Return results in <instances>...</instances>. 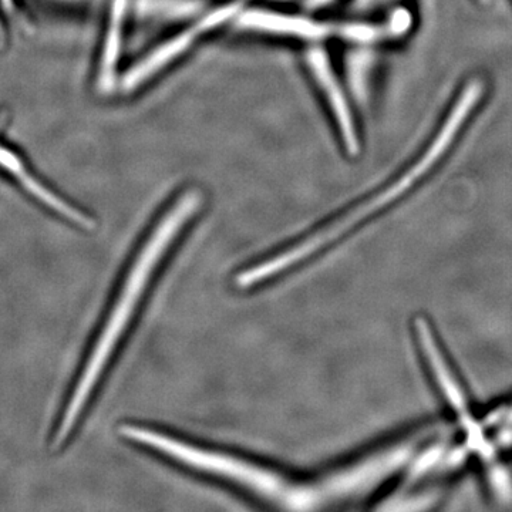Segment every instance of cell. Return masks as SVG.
I'll use <instances>...</instances> for the list:
<instances>
[{
    "label": "cell",
    "mask_w": 512,
    "mask_h": 512,
    "mask_svg": "<svg viewBox=\"0 0 512 512\" xmlns=\"http://www.w3.org/2000/svg\"><path fill=\"white\" fill-rule=\"evenodd\" d=\"M306 63H308L313 79L322 90L323 96L328 100L346 150L350 154H357L359 138H357L355 120L350 113L348 100L340 89L338 79L330 66L328 55L322 49H311L306 53Z\"/></svg>",
    "instance_id": "cell-7"
},
{
    "label": "cell",
    "mask_w": 512,
    "mask_h": 512,
    "mask_svg": "<svg viewBox=\"0 0 512 512\" xmlns=\"http://www.w3.org/2000/svg\"><path fill=\"white\" fill-rule=\"evenodd\" d=\"M237 23L239 28L248 32L308 42L325 39L333 30L329 25L305 16L268 9H244L239 13Z\"/></svg>",
    "instance_id": "cell-6"
},
{
    "label": "cell",
    "mask_w": 512,
    "mask_h": 512,
    "mask_svg": "<svg viewBox=\"0 0 512 512\" xmlns=\"http://www.w3.org/2000/svg\"><path fill=\"white\" fill-rule=\"evenodd\" d=\"M446 454V446L444 444H434L420 456H414L413 460L409 463V471H407L406 483L413 484L419 481L421 477L426 476L434 468L440 467L441 460Z\"/></svg>",
    "instance_id": "cell-9"
},
{
    "label": "cell",
    "mask_w": 512,
    "mask_h": 512,
    "mask_svg": "<svg viewBox=\"0 0 512 512\" xmlns=\"http://www.w3.org/2000/svg\"><path fill=\"white\" fill-rule=\"evenodd\" d=\"M414 329H416L417 342H419L420 349L423 350L424 359H426L427 366L430 367L434 382L439 387L448 406L458 414L461 427L464 430L470 429V426H474L477 420L470 414L466 393L457 377L454 376L453 370L448 366L433 330L427 320L423 318L416 319Z\"/></svg>",
    "instance_id": "cell-5"
},
{
    "label": "cell",
    "mask_w": 512,
    "mask_h": 512,
    "mask_svg": "<svg viewBox=\"0 0 512 512\" xmlns=\"http://www.w3.org/2000/svg\"><path fill=\"white\" fill-rule=\"evenodd\" d=\"M501 410H503V421H501V424H507V426H512V404L511 406H503L501 407Z\"/></svg>",
    "instance_id": "cell-12"
},
{
    "label": "cell",
    "mask_w": 512,
    "mask_h": 512,
    "mask_svg": "<svg viewBox=\"0 0 512 512\" xmlns=\"http://www.w3.org/2000/svg\"><path fill=\"white\" fill-rule=\"evenodd\" d=\"M488 481H490L491 490L498 500L508 503L512 500V477L507 468L490 461V470H488Z\"/></svg>",
    "instance_id": "cell-10"
},
{
    "label": "cell",
    "mask_w": 512,
    "mask_h": 512,
    "mask_svg": "<svg viewBox=\"0 0 512 512\" xmlns=\"http://www.w3.org/2000/svg\"><path fill=\"white\" fill-rule=\"evenodd\" d=\"M202 200V192L197 188H188L181 192L144 239L128 268L127 275L124 276L116 301L113 302L106 322L97 336L79 382L74 387L59 429L56 431L53 447L63 446L64 441L69 439L97 384L116 355L121 340L133 323L134 315L138 312L157 269L163 264L168 249L173 247L181 232L200 212Z\"/></svg>",
    "instance_id": "cell-1"
},
{
    "label": "cell",
    "mask_w": 512,
    "mask_h": 512,
    "mask_svg": "<svg viewBox=\"0 0 512 512\" xmlns=\"http://www.w3.org/2000/svg\"><path fill=\"white\" fill-rule=\"evenodd\" d=\"M127 8L128 0H114L111 5L109 26H107L99 69V84L103 90L113 86L114 77H116V67L120 60L121 45H123Z\"/></svg>",
    "instance_id": "cell-8"
},
{
    "label": "cell",
    "mask_w": 512,
    "mask_h": 512,
    "mask_svg": "<svg viewBox=\"0 0 512 512\" xmlns=\"http://www.w3.org/2000/svg\"><path fill=\"white\" fill-rule=\"evenodd\" d=\"M247 3L248 0H231V2L224 3V5L204 13L200 19L195 20L194 25L190 28L165 40L156 49L147 53L143 59L138 60L124 74L123 80H121L123 89L131 92V90H136L146 84L148 80L153 79L158 73L167 69L170 64L177 62L181 56H184L200 37L221 28L229 20L238 18L239 13L245 9Z\"/></svg>",
    "instance_id": "cell-4"
},
{
    "label": "cell",
    "mask_w": 512,
    "mask_h": 512,
    "mask_svg": "<svg viewBox=\"0 0 512 512\" xmlns=\"http://www.w3.org/2000/svg\"><path fill=\"white\" fill-rule=\"evenodd\" d=\"M481 92L476 86H467L456 106L451 110L450 116L441 127L440 133L437 134L436 140L431 144L429 150L424 156L410 168L409 173L403 175L399 181L390 185L386 190L379 192L375 197L369 198L363 204L357 205L349 212H346L339 220L329 222L326 227L312 232L308 237L302 238L301 241L295 242L291 247L285 248L278 254L269 256L258 264L248 266L244 271L239 272L235 276L234 284L238 289H251L264 282L271 281L272 278L281 275L282 272L295 268L296 265L302 264L306 259L312 258L318 254L323 248L338 241V238L348 234L350 229L356 227L360 222L365 221L370 215L383 210L390 202L402 197L404 192L412 188L417 180L423 175L429 173L431 167L439 161V158L453 143L458 131L463 126L464 121L470 116L477 101L480 100Z\"/></svg>",
    "instance_id": "cell-2"
},
{
    "label": "cell",
    "mask_w": 512,
    "mask_h": 512,
    "mask_svg": "<svg viewBox=\"0 0 512 512\" xmlns=\"http://www.w3.org/2000/svg\"><path fill=\"white\" fill-rule=\"evenodd\" d=\"M423 439L424 434H417L320 477L318 484L325 507L365 495L409 466Z\"/></svg>",
    "instance_id": "cell-3"
},
{
    "label": "cell",
    "mask_w": 512,
    "mask_h": 512,
    "mask_svg": "<svg viewBox=\"0 0 512 512\" xmlns=\"http://www.w3.org/2000/svg\"><path fill=\"white\" fill-rule=\"evenodd\" d=\"M437 495L434 493H421L417 495H404V497H394L389 503L384 504L383 510L399 511H419L427 510L436 503Z\"/></svg>",
    "instance_id": "cell-11"
}]
</instances>
